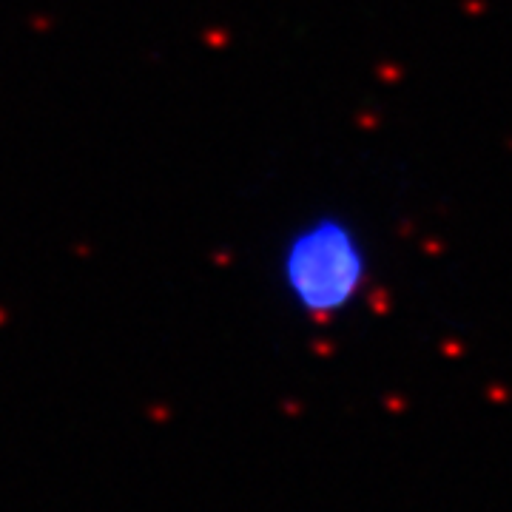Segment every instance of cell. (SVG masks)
<instances>
[{"label":"cell","mask_w":512,"mask_h":512,"mask_svg":"<svg viewBox=\"0 0 512 512\" xmlns=\"http://www.w3.org/2000/svg\"><path fill=\"white\" fill-rule=\"evenodd\" d=\"M276 274L296 311L328 319L362 296L370 256L362 234L345 217L316 214L285 239Z\"/></svg>","instance_id":"6da1fadb"}]
</instances>
